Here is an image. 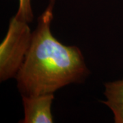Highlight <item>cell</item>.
Masks as SVG:
<instances>
[{
	"instance_id": "5",
	"label": "cell",
	"mask_w": 123,
	"mask_h": 123,
	"mask_svg": "<svg viewBox=\"0 0 123 123\" xmlns=\"http://www.w3.org/2000/svg\"><path fill=\"white\" fill-rule=\"evenodd\" d=\"M15 15L29 23L32 22L34 14L31 0H18V8Z\"/></svg>"
},
{
	"instance_id": "1",
	"label": "cell",
	"mask_w": 123,
	"mask_h": 123,
	"mask_svg": "<svg viewBox=\"0 0 123 123\" xmlns=\"http://www.w3.org/2000/svg\"><path fill=\"white\" fill-rule=\"evenodd\" d=\"M55 0L38 17L30 47L16 75L21 96L54 94L67 85L84 81L89 74L81 50L55 38L51 31Z\"/></svg>"
},
{
	"instance_id": "3",
	"label": "cell",
	"mask_w": 123,
	"mask_h": 123,
	"mask_svg": "<svg viewBox=\"0 0 123 123\" xmlns=\"http://www.w3.org/2000/svg\"><path fill=\"white\" fill-rule=\"evenodd\" d=\"M53 99V94L34 97L22 96L24 118L20 123H53L51 105Z\"/></svg>"
},
{
	"instance_id": "2",
	"label": "cell",
	"mask_w": 123,
	"mask_h": 123,
	"mask_svg": "<svg viewBox=\"0 0 123 123\" xmlns=\"http://www.w3.org/2000/svg\"><path fill=\"white\" fill-rule=\"evenodd\" d=\"M32 33L29 23L14 15L0 44V81L16 77L30 47Z\"/></svg>"
},
{
	"instance_id": "6",
	"label": "cell",
	"mask_w": 123,
	"mask_h": 123,
	"mask_svg": "<svg viewBox=\"0 0 123 123\" xmlns=\"http://www.w3.org/2000/svg\"><path fill=\"white\" fill-rule=\"evenodd\" d=\"M102 103L110 108L114 116V122L123 123V103H113L103 101Z\"/></svg>"
},
{
	"instance_id": "4",
	"label": "cell",
	"mask_w": 123,
	"mask_h": 123,
	"mask_svg": "<svg viewBox=\"0 0 123 123\" xmlns=\"http://www.w3.org/2000/svg\"><path fill=\"white\" fill-rule=\"evenodd\" d=\"M104 94L107 101L123 103V79L105 84Z\"/></svg>"
}]
</instances>
